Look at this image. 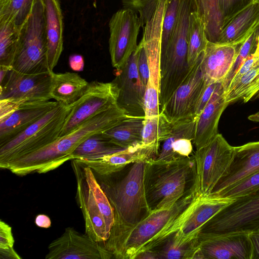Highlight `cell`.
<instances>
[{"label": "cell", "mask_w": 259, "mask_h": 259, "mask_svg": "<svg viewBox=\"0 0 259 259\" xmlns=\"http://www.w3.org/2000/svg\"><path fill=\"white\" fill-rule=\"evenodd\" d=\"M45 17L47 59L49 71L53 72L63 49V20L59 0H41Z\"/></svg>", "instance_id": "d4e9b609"}, {"label": "cell", "mask_w": 259, "mask_h": 259, "mask_svg": "<svg viewBox=\"0 0 259 259\" xmlns=\"http://www.w3.org/2000/svg\"><path fill=\"white\" fill-rule=\"evenodd\" d=\"M256 98H259V92H258V93L256 94Z\"/></svg>", "instance_id": "db71d44e"}, {"label": "cell", "mask_w": 259, "mask_h": 259, "mask_svg": "<svg viewBox=\"0 0 259 259\" xmlns=\"http://www.w3.org/2000/svg\"><path fill=\"white\" fill-rule=\"evenodd\" d=\"M34 222L37 227L47 229L51 226V221L50 218L44 214H39L36 215Z\"/></svg>", "instance_id": "681fc988"}, {"label": "cell", "mask_w": 259, "mask_h": 259, "mask_svg": "<svg viewBox=\"0 0 259 259\" xmlns=\"http://www.w3.org/2000/svg\"><path fill=\"white\" fill-rule=\"evenodd\" d=\"M14 242L12 227L1 220L0 221V249L13 248Z\"/></svg>", "instance_id": "bcb514c9"}, {"label": "cell", "mask_w": 259, "mask_h": 259, "mask_svg": "<svg viewBox=\"0 0 259 259\" xmlns=\"http://www.w3.org/2000/svg\"><path fill=\"white\" fill-rule=\"evenodd\" d=\"M228 105L223 82H221L208 104L195 117V131L193 143L196 149L207 144L219 134V120Z\"/></svg>", "instance_id": "603a6c76"}, {"label": "cell", "mask_w": 259, "mask_h": 259, "mask_svg": "<svg viewBox=\"0 0 259 259\" xmlns=\"http://www.w3.org/2000/svg\"><path fill=\"white\" fill-rule=\"evenodd\" d=\"M241 45L208 40L201 63L205 78L210 81L223 82L233 66Z\"/></svg>", "instance_id": "7402d4cb"}, {"label": "cell", "mask_w": 259, "mask_h": 259, "mask_svg": "<svg viewBox=\"0 0 259 259\" xmlns=\"http://www.w3.org/2000/svg\"><path fill=\"white\" fill-rule=\"evenodd\" d=\"M235 200L210 196L197 197L191 212L175 233L176 240L185 243L197 237L202 227L210 219Z\"/></svg>", "instance_id": "44dd1931"}, {"label": "cell", "mask_w": 259, "mask_h": 259, "mask_svg": "<svg viewBox=\"0 0 259 259\" xmlns=\"http://www.w3.org/2000/svg\"><path fill=\"white\" fill-rule=\"evenodd\" d=\"M196 10L194 0H180L177 18L172 34L161 52L160 69L171 77H181L190 70L188 63V32L190 13Z\"/></svg>", "instance_id": "30bf717a"}, {"label": "cell", "mask_w": 259, "mask_h": 259, "mask_svg": "<svg viewBox=\"0 0 259 259\" xmlns=\"http://www.w3.org/2000/svg\"><path fill=\"white\" fill-rule=\"evenodd\" d=\"M234 154V146L230 145L221 134L193 154L195 178L192 192L196 197L209 195L228 170Z\"/></svg>", "instance_id": "ba28073f"}, {"label": "cell", "mask_w": 259, "mask_h": 259, "mask_svg": "<svg viewBox=\"0 0 259 259\" xmlns=\"http://www.w3.org/2000/svg\"><path fill=\"white\" fill-rule=\"evenodd\" d=\"M257 2H258V4H259V0H257Z\"/></svg>", "instance_id": "11a10c76"}, {"label": "cell", "mask_w": 259, "mask_h": 259, "mask_svg": "<svg viewBox=\"0 0 259 259\" xmlns=\"http://www.w3.org/2000/svg\"><path fill=\"white\" fill-rule=\"evenodd\" d=\"M1 259H22L14 248L0 249Z\"/></svg>", "instance_id": "f907efd6"}, {"label": "cell", "mask_w": 259, "mask_h": 259, "mask_svg": "<svg viewBox=\"0 0 259 259\" xmlns=\"http://www.w3.org/2000/svg\"><path fill=\"white\" fill-rule=\"evenodd\" d=\"M138 52L137 46L123 66L116 70L115 78L113 80L119 90L117 104L131 116H145L144 98L146 85L138 71Z\"/></svg>", "instance_id": "e0dca14e"}, {"label": "cell", "mask_w": 259, "mask_h": 259, "mask_svg": "<svg viewBox=\"0 0 259 259\" xmlns=\"http://www.w3.org/2000/svg\"><path fill=\"white\" fill-rule=\"evenodd\" d=\"M69 64L72 70L75 71H81L84 68L83 57L79 54L71 55L69 58Z\"/></svg>", "instance_id": "7dc6e473"}, {"label": "cell", "mask_w": 259, "mask_h": 259, "mask_svg": "<svg viewBox=\"0 0 259 259\" xmlns=\"http://www.w3.org/2000/svg\"><path fill=\"white\" fill-rule=\"evenodd\" d=\"M158 0H121L124 8H130L140 14L143 26L153 13Z\"/></svg>", "instance_id": "b9f144b4"}, {"label": "cell", "mask_w": 259, "mask_h": 259, "mask_svg": "<svg viewBox=\"0 0 259 259\" xmlns=\"http://www.w3.org/2000/svg\"><path fill=\"white\" fill-rule=\"evenodd\" d=\"M221 82L222 81L215 82L207 80V82L197 104L195 117H197L200 114L208 104Z\"/></svg>", "instance_id": "f6af8a7d"}, {"label": "cell", "mask_w": 259, "mask_h": 259, "mask_svg": "<svg viewBox=\"0 0 259 259\" xmlns=\"http://www.w3.org/2000/svg\"><path fill=\"white\" fill-rule=\"evenodd\" d=\"M196 11L201 18L209 41L217 42L222 28L219 0H194Z\"/></svg>", "instance_id": "836d02e7"}, {"label": "cell", "mask_w": 259, "mask_h": 259, "mask_svg": "<svg viewBox=\"0 0 259 259\" xmlns=\"http://www.w3.org/2000/svg\"><path fill=\"white\" fill-rule=\"evenodd\" d=\"M256 1L219 0V8L222 19V27L232 17Z\"/></svg>", "instance_id": "60d3db41"}, {"label": "cell", "mask_w": 259, "mask_h": 259, "mask_svg": "<svg viewBox=\"0 0 259 259\" xmlns=\"http://www.w3.org/2000/svg\"><path fill=\"white\" fill-rule=\"evenodd\" d=\"M259 92V62L225 93L226 102L229 104L238 100L249 101Z\"/></svg>", "instance_id": "d6a6232c"}, {"label": "cell", "mask_w": 259, "mask_h": 259, "mask_svg": "<svg viewBox=\"0 0 259 259\" xmlns=\"http://www.w3.org/2000/svg\"><path fill=\"white\" fill-rule=\"evenodd\" d=\"M258 62L259 38L255 51L251 55H250L241 65L240 67L239 68L233 77L226 91L229 89L233 87L242 76L248 72Z\"/></svg>", "instance_id": "7bdbcfd3"}, {"label": "cell", "mask_w": 259, "mask_h": 259, "mask_svg": "<svg viewBox=\"0 0 259 259\" xmlns=\"http://www.w3.org/2000/svg\"><path fill=\"white\" fill-rule=\"evenodd\" d=\"M53 72L30 74L11 68L0 82V100L18 104L50 101Z\"/></svg>", "instance_id": "4fadbf2b"}, {"label": "cell", "mask_w": 259, "mask_h": 259, "mask_svg": "<svg viewBox=\"0 0 259 259\" xmlns=\"http://www.w3.org/2000/svg\"><path fill=\"white\" fill-rule=\"evenodd\" d=\"M160 143L144 145L142 143L100 157L76 159L90 167L95 174L106 176L119 171L131 163L155 159L159 154Z\"/></svg>", "instance_id": "ac0fdd59"}, {"label": "cell", "mask_w": 259, "mask_h": 259, "mask_svg": "<svg viewBox=\"0 0 259 259\" xmlns=\"http://www.w3.org/2000/svg\"><path fill=\"white\" fill-rule=\"evenodd\" d=\"M252 247V259H259V230L249 232Z\"/></svg>", "instance_id": "c3c4849f"}, {"label": "cell", "mask_w": 259, "mask_h": 259, "mask_svg": "<svg viewBox=\"0 0 259 259\" xmlns=\"http://www.w3.org/2000/svg\"><path fill=\"white\" fill-rule=\"evenodd\" d=\"M139 52L137 60V69L140 77L146 85L150 76V69L147 53L143 43L138 45Z\"/></svg>", "instance_id": "ee69618b"}, {"label": "cell", "mask_w": 259, "mask_h": 259, "mask_svg": "<svg viewBox=\"0 0 259 259\" xmlns=\"http://www.w3.org/2000/svg\"><path fill=\"white\" fill-rule=\"evenodd\" d=\"M198 240L203 259H252L249 232H200Z\"/></svg>", "instance_id": "2e32d148"}, {"label": "cell", "mask_w": 259, "mask_h": 259, "mask_svg": "<svg viewBox=\"0 0 259 259\" xmlns=\"http://www.w3.org/2000/svg\"><path fill=\"white\" fill-rule=\"evenodd\" d=\"M144 116H129L104 134L114 144L126 149L142 143Z\"/></svg>", "instance_id": "83f0119b"}, {"label": "cell", "mask_w": 259, "mask_h": 259, "mask_svg": "<svg viewBox=\"0 0 259 259\" xmlns=\"http://www.w3.org/2000/svg\"><path fill=\"white\" fill-rule=\"evenodd\" d=\"M56 101L23 103L0 117V145L36 122L58 105Z\"/></svg>", "instance_id": "ffe728a7"}, {"label": "cell", "mask_w": 259, "mask_h": 259, "mask_svg": "<svg viewBox=\"0 0 259 259\" xmlns=\"http://www.w3.org/2000/svg\"><path fill=\"white\" fill-rule=\"evenodd\" d=\"M175 233L152 249L158 259H195L200 250L198 236L189 241L180 243L176 240Z\"/></svg>", "instance_id": "1f68e13d"}, {"label": "cell", "mask_w": 259, "mask_h": 259, "mask_svg": "<svg viewBox=\"0 0 259 259\" xmlns=\"http://www.w3.org/2000/svg\"><path fill=\"white\" fill-rule=\"evenodd\" d=\"M248 119L252 121L259 122V112H256L249 115L248 117Z\"/></svg>", "instance_id": "f5cc1de1"}, {"label": "cell", "mask_w": 259, "mask_h": 259, "mask_svg": "<svg viewBox=\"0 0 259 259\" xmlns=\"http://www.w3.org/2000/svg\"><path fill=\"white\" fill-rule=\"evenodd\" d=\"M148 161L131 163L106 176L94 173L113 208V225H133L150 213L145 188Z\"/></svg>", "instance_id": "7a4b0ae2"}, {"label": "cell", "mask_w": 259, "mask_h": 259, "mask_svg": "<svg viewBox=\"0 0 259 259\" xmlns=\"http://www.w3.org/2000/svg\"><path fill=\"white\" fill-rule=\"evenodd\" d=\"M208 41L204 24L194 10L190 14L188 32L187 60L190 68L204 52Z\"/></svg>", "instance_id": "4dcf8cb0"}, {"label": "cell", "mask_w": 259, "mask_h": 259, "mask_svg": "<svg viewBox=\"0 0 259 259\" xmlns=\"http://www.w3.org/2000/svg\"><path fill=\"white\" fill-rule=\"evenodd\" d=\"M195 178L193 155L168 162H147L145 188L150 211L171 207L192 191Z\"/></svg>", "instance_id": "277c9868"}, {"label": "cell", "mask_w": 259, "mask_h": 259, "mask_svg": "<svg viewBox=\"0 0 259 259\" xmlns=\"http://www.w3.org/2000/svg\"><path fill=\"white\" fill-rule=\"evenodd\" d=\"M180 0H166L162 26L161 52L166 48L177 18ZM161 54V53H160Z\"/></svg>", "instance_id": "f35d334b"}, {"label": "cell", "mask_w": 259, "mask_h": 259, "mask_svg": "<svg viewBox=\"0 0 259 259\" xmlns=\"http://www.w3.org/2000/svg\"><path fill=\"white\" fill-rule=\"evenodd\" d=\"M258 27L259 4L257 0L223 26L217 42L241 45Z\"/></svg>", "instance_id": "484cf974"}, {"label": "cell", "mask_w": 259, "mask_h": 259, "mask_svg": "<svg viewBox=\"0 0 259 259\" xmlns=\"http://www.w3.org/2000/svg\"><path fill=\"white\" fill-rule=\"evenodd\" d=\"M196 118L175 123L170 136L163 142L155 160L168 162L192 156Z\"/></svg>", "instance_id": "cb8c5ba5"}, {"label": "cell", "mask_w": 259, "mask_h": 259, "mask_svg": "<svg viewBox=\"0 0 259 259\" xmlns=\"http://www.w3.org/2000/svg\"><path fill=\"white\" fill-rule=\"evenodd\" d=\"M70 110L58 104L40 119L10 141L0 145V167L51 144L61 134Z\"/></svg>", "instance_id": "8992f818"}, {"label": "cell", "mask_w": 259, "mask_h": 259, "mask_svg": "<svg viewBox=\"0 0 259 259\" xmlns=\"http://www.w3.org/2000/svg\"><path fill=\"white\" fill-rule=\"evenodd\" d=\"M46 259H110L111 252L103 242L93 240L85 233H80L68 227L63 233L48 247Z\"/></svg>", "instance_id": "9a60e30c"}, {"label": "cell", "mask_w": 259, "mask_h": 259, "mask_svg": "<svg viewBox=\"0 0 259 259\" xmlns=\"http://www.w3.org/2000/svg\"><path fill=\"white\" fill-rule=\"evenodd\" d=\"M259 230V229H258Z\"/></svg>", "instance_id": "9f6ffc18"}, {"label": "cell", "mask_w": 259, "mask_h": 259, "mask_svg": "<svg viewBox=\"0 0 259 259\" xmlns=\"http://www.w3.org/2000/svg\"><path fill=\"white\" fill-rule=\"evenodd\" d=\"M197 197L190 192L171 207L151 211L133 225H113L104 247L117 259H134L178 231L192 210Z\"/></svg>", "instance_id": "6da1fadb"}, {"label": "cell", "mask_w": 259, "mask_h": 259, "mask_svg": "<svg viewBox=\"0 0 259 259\" xmlns=\"http://www.w3.org/2000/svg\"><path fill=\"white\" fill-rule=\"evenodd\" d=\"M143 23L138 13L124 8L116 12L109 22V49L112 66L122 68L137 48V38Z\"/></svg>", "instance_id": "7c38bea8"}, {"label": "cell", "mask_w": 259, "mask_h": 259, "mask_svg": "<svg viewBox=\"0 0 259 259\" xmlns=\"http://www.w3.org/2000/svg\"><path fill=\"white\" fill-rule=\"evenodd\" d=\"M12 68L30 74L50 71L45 17L41 0L35 1L30 15L20 28Z\"/></svg>", "instance_id": "52a82bcc"}, {"label": "cell", "mask_w": 259, "mask_h": 259, "mask_svg": "<svg viewBox=\"0 0 259 259\" xmlns=\"http://www.w3.org/2000/svg\"><path fill=\"white\" fill-rule=\"evenodd\" d=\"M35 0H0V15L10 13L21 28L30 15Z\"/></svg>", "instance_id": "d590c367"}, {"label": "cell", "mask_w": 259, "mask_h": 259, "mask_svg": "<svg viewBox=\"0 0 259 259\" xmlns=\"http://www.w3.org/2000/svg\"><path fill=\"white\" fill-rule=\"evenodd\" d=\"M71 161L76 182L75 198L83 217L85 233L95 241L104 242L114 224L113 208L92 169L76 159Z\"/></svg>", "instance_id": "5b68a950"}, {"label": "cell", "mask_w": 259, "mask_h": 259, "mask_svg": "<svg viewBox=\"0 0 259 259\" xmlns=\"http://www.w3.org/2000/svg\"><path fill=\"white\" fill-rule=\"evenodd\" d=\"M123 149L113 143L103 132L98 133L89 137L74 150L72 159L96 158Z\"/></svg>", "instance_id": "f546056e"}, {"label": "cell", "mask_w": 259, "mask_h": 259, "mask_svg": "<svg viewBox=\"0 0 259 259\" xmlns=\"http://www.w3.org/2000/svg\"><path fill=\"white\" fill-rule=\"evenodd\" d=\"M202 55L161 108V112L174 123L195 118L198 101L207 82L201 68Z\"/></svg>", "instance_id": "5bb4252c"}, {"label": "cell", "mask_w": 259, "mask_h": 259, "mask_svg": "<svg viewBox=\"0 0 259 259\" xmlns=\"http://www.w3.org/2000/svg\"><path fill=\"white\" fill-rule=\"evenodd\" d=\"M129 116L117 104L87 120L67 134L25 157L34 172L45 174L72 160L74 150L87 138L104 132Z\"/></svg>", "instance_id": "3957f363"}, {"label": "cell", "mask_w": 259, "mask_h": 259, "mask_svg": "<svg viewBox=\"0 0 259 259\" xmlns=\"http://www.w3.org/2000/svg\"><path fill=\"white\" fill-rule=\"evenodd\" d=\"M89 83L75 72L52 73L50 95L58 103L69 106L84 93Z\"/></svg>", "instance_id": "4316f807"}, {"label": "cell", "mask_w": 259, "mask_h": 259, "mask_svg": "<svg viewBox=\"0 0 259 259\" xmlns=\"http://www.w3.org/2000/svg\"><path fill=\"white\" fill-rule=\"evenodd\" d=\"M174 124L162 112L157 116L145 118L142 143L150 145L163 142L171 135Z\"/></svg>", "instance_id": "e575fe53"}, {"label": "cell", "mask_w": 259, "mask_h": 259, "mask_svg": "<svg viewBox=\"0 0 259 259\" xmlns=\"http://www.w3.org/2000/svg\"><path fill=\"white\" fill-rule=\"evenodd\" d=\"M144 109L145 118L157 116L161 113L158 88L150 76L146 85Z\"/></svg>", "instance_id": "ab89813d"}, {"label": "cell", "mask_w": 259, "mask_h": 259, "mask_svg": "<svg viewBox=\"0 0 259 259\" xmlns=\"http://www.w3.org/2000/svg\"><path fill=\"white\" fill-rule=\"evenodd\" d=\"M20 29L12 14L0 15V65L12 68Z\"/></svg>", "instance_id": "f1b7e54d"}, {"label": "cell", "mask_w": 259, "mask_h": 259, "mask_svg": "<svg viewBox=\"0 0 259 259\" xmlns=\"http://www.w3.org/2000/svg\"><path fill=\"white\" fill-rule=\"evenodd\" d=\"M259 171V141L234 147L231 163L208 196H218L241 180Z\"/></svg>", "instance_id": "d6986e66"}, {"label": "cell", "mask_w": 259, "mask_h": 259, "mask_svg": "<svg viewBox=\"0 0 259 259\" xmlns=\"http://www.w3.org/2000/svg\"><path fill=\"white\" fill-rule=\"evenodd\" d=\"M134 259H158V256L153 250L150 249L140 252Z\"/></svg>", "instance_id": "816d5d0a"}, {"label": "cell", "mask_w": 259, "mask_h": 259, "mask_svg": "<svg viewBox=\"0 0 259 259\" xmlns=\"http://www.w3.org/2000/svg\"><path fill=\"white\" fill-rule=\"evenodd\" d=\"M259 229V190L237 199L214 215L200 232L223 234Z\"/></svg>", "instance_id": "9c48e42d"}, {"label": "cell", "mask_w": 259, "mask_h": 259, "mask_svg": "<svg viewBox=\"0 0 259 259\" xmlns=\"http://www.w3.org/2000/svg\"><path fill=\"white\" fill-rule=\"evenodd\" d=\"M259 190V171L241 180L218 196L237 199Z\"/></svg>", "instance_id": "74e56055"}, {"label": "cell", "mask_w": 259, "mask_h": 259, "mask_svg": "<svg viewBox=\"0 0 259 259\" xmlns=\"http://www.w3.org/2000/svg\"><path fill=\"white\" fill-rule=\"evenodd\" d=\"M118 93L117 85L113 81L89 82L83 95L70 106L60 136L67 134L87 120L117 104Z\"/></svg>", "instance_id": "8fae6325"}, {"label": "cell", "mask_w": 259, "mask_h": 259, "mask_svg": "<svg viewBox=\"0 0 259 259\" xmlns=\"http://www.w3.org/2000/svg\"><path fill=\"white\" fill-rule=\"evenodd\" d=\"M259 38V27L253 31L242 44L233 66L223 81L225 92L227 90L233 77L246 58L256 50Z\"/></svg>", "instance_id": "8d00e7d4"}]
</instances>
